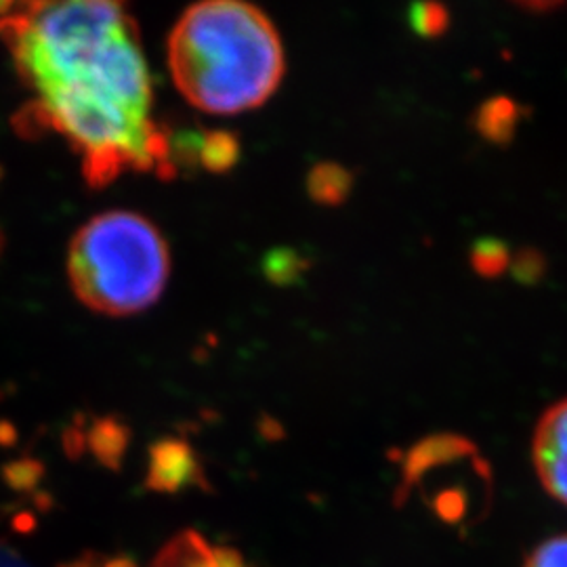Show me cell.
<instances>
[{"label":"cell","mask_w":567,"mask_h":567,"mask_svg":"<svg viewBox=\"0 0 567 567\" xmlns=\"http://www.w3.org/2000/svg\"><path fill=\"white\" fill-rule=\"evenodd\" d=\"M168 65L185 100L208 114L267 102L284 76V49L261 9L210 0L194 4L168 39Z\"/></svg>","instance_id":"obj_1"},{"label":"cell","mask_w":567,"mask_h":567,"mask_svg":"<svg viewBox=\"0 0 567 567\" xmlns=\"http://www.w3.org/2000/svg\"><path fill=\"white\" fill-rule=\"evenodd\" d=\"M68 271L86 307L105 316H131L161 297L171 271L168 246L142 215L103 213L74 236Z\"/></svg>","instance_id":"obj_2"},{"label":"cell","mask_w":567,"mask_h":567,"mask_svg":"<svg viewBox=\"0 0 567 567\" xmlns=\"http://www.w3.org/2000/svg\"><path fill=\"white\" fill-rule=\"evenodd\" d=\"M532 458L543 487L567 507V398L550 405L538 421Z\"/></svg>","instance_id":"obj_3"},{"label":"cell","mask_w":567,"mask_h":567,"mask_svg":"<svg viewBox=\"0 0 567 567\" xmlns=\"http://www.w3.org/2000/svg\"><path fill=\"white\" fill-rule=\"evenodd\" d=\"M150 567H252L234 548L213 545L208 538L185 532L156 555Z\"/></svg>","instance_id":"obj_4"},{"label":"cell","mask_w":567,"mask_h":567,"mask_svg":"<svg viewBox=\"0 0 567 567\" xmlns=\"http://www.w3.org/2000/svg\"><path fill=\"white\" fill-rule=\"evenodd\" d=\"M196 466L192 450L177 440H164L152 447L150 482L156 487H177L192 480Z\"/></svg>","instance_id":"obj_5"},{"label":"cell","mask_w":567,"mask_h":567,"mask_svg":"<svg viewBox=\"0 0 567 567\" xmlns=\"http://www.w3.org/2000/svg\"><path fill=\"white\" fill-rule=\"evenodd\" d=\"M353 187L351 173L341 164H316L307 177V194L311 200L324 206H339L347 200Z\"/></svg>","instance_id":"obj_6"},{"label":"cell","mask_w":567,"mask_h":567,"mask_svg":"<svg viewBox=\"0 0 567 567\" xmlns=\"http://www.w3.org/2000/svg\"><path fill=\"white\" fill-rule=\"evenodd\" d=\"M200 164L210 173H227L240 161V142L227 131H206L200 143Z\"/></svg>","instance_id":"obj_7"},{"label":"cell","mask_w":567,"mask_h":567,"mask_svg":"<svg viewBox=\"0 0 567 567\" xmlns=\"http://www.w3.org/2000/svg\"><path fill=\"white\" fill-rule=\"evenodd\" d=\"M89 446L95 452V456L107 463V465H116L118 458L124 452L126 440H128V431L122 425L121 421L114 419H102L89 431Z\"/></svg>","instance_id":"obj_8"},{"label":"cell","mask_w":567,"mask_h":567,"mask_svg":"<svg viewBox=\"0 0 567 567\" xmlns=\"http://www.w3.org/2000/svg\"><path fill=\"white\" fill-rule=\"evenodd\" d=\"M307 259L295 248H274L261 261L265 278L276 286H290L299 282L307 271Z\"/></svg>","instance_id":"obj_9"},{"label":"cell","mask_w":567,"mask_h":567,"mask_svg":"<svg viewBox=\"0 0 567 567\" xmlns=\"http://www.w3.org/2000/svg\"><path fill=\"white\" fill-rule=\"evenodd\" d=\"M517 122L515 103L508 100H494L487 102L477 114V128L480 133L492 142H507L513 133V126Z\"/></svg>","instance_id":"obj_10"},{"label":"cell","mask_w":567,"mask_h":567,"mask_svg":"<svg viewBox=\"0 0 567 567\" xmlns=\"http://www.w3.org/2000/svg\"><path fill=\"white\" fill-rule=\"evenodd\" d=\"M410 25L416 34L425 39L442 37L450 25V13L446 7L435 2H421L410 9Z\"/></svg>","instance_id":"obj_11"},{"label":"cell","mask_w":567,"mask_h":567,"mask_svg":"<svg viewBox=\"0 0 567 567\" xmlns=\"http://www.w3.org/2000/svg\"><path fill=\"white\" fill-rule=\"evenodd\" d=\"M473 267L477 269V274L494 278L498 274H503V269H507L508 252L507 248L496 240H484V243L475 244L473 248Z\"/></svg>","instance_id":"obj_12"},{"label":"cell","mask_w":567,"mask_h":567,"mask_svg":"<svg viewBox=\"0 0 567 567\" xmlns=\"http://www.w3.org/2000/svg\"><path fill=\"white\" fill-rule=\"evenodd\" d=\"M41 463L34 458H21V461H13L9 465L2 466V480L4 484L11 489L18 492H28L32 487L39 486L42 477Z\"/></svg>","instance_id":"obj_13"},{"label":"cell","mask_w":567,"mask_h":567,"mask_svg":"<svg viewBox=\"0 0 567 567\" xmlns=\"http://www.w3.org/2000/svg\"><path fill=\"white\" fill-rule=\"evenodd\" d=\"M524 567H567V536H555L527 557Z\"/></svg>","instance_id":"obj_14"},{"label":"cell","mask_w":567,"mask_h":567,"mask_svg":"<svg viewBox=\"0 0 567 567\" xmlns=\"http://www.w3.org/2000/svg\"><path fill=\"white\" fill-rule=\"evenodd\" d=\"M18 442V431L9 421H0V447L13 446Z\"/></svg>","instance_id":"obj_15"},{"label":"cell","mask_w":567,"mask_h":567,"mask_svg":"<svg viewBox=\"0 0 567 567\" xmlns=\"http://www.w3.org/2000/svg\"><path fill=\"white\" fill-rule=\"evenodd\" d=\"M2 244H4V240H2V234H0V250H2Z\"/></svg>","instance_id":"obj_16"},{"label":"cell","mask_w":567,"mask_h":567,"mask_svg":"<svg viewBox=\"0 0 567 567\" xmlns=\"http://www.w3.org/2000/svg\"><path fill=\"white\" fill-rule=\"evenodd\" d=\"M0 179H2V168H0Z\"/></svg>","instance_id":"obj_17"}]
</instances>
